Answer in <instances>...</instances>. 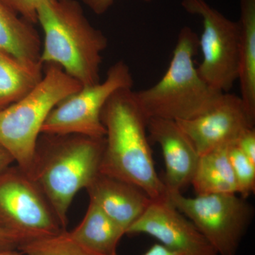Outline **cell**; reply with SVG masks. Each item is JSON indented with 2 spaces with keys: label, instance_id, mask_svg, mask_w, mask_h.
Here are the masks:
<instances>
[{
  "label": "cell",
  "instance_id": "6da1fadb",
  "mask_svg": "<svg viewBox=\"0 0 255 255\" xmlns=\"http://www.w3.org/2000/svg\"><path fill=\"white\" fill-rule=\"evenodd\" d=\"M106 129L100 172L130 183L152 201L168 198L156 172L147 137V119L132 89H122L109 99L101 114Z\"/></svg>",
  "mask_w": 255,
  "mask_h": 255
},
{
  "label": "cell",
  "instance_id": "7a4b0ae2",
  "mask_svg": "<svg viewBox=\"0 0 255 255\" xmlns=\"http://www.w3.org/2000/svg\"><path fill=\"white\" fill-rule=\"evenodd\" d=\"M105 137L41 133L31 177L41 188L64 230L75 195L100 172Z\"/></svg>",
  "mask_w": 255,
  "mask_h": 255
},
{
  "label": "cell",
  "instance_id": "3957f363",
  "mask_svg": "<svg viewBox=\"0 0 255 255\" xmlns=\"http://www.w3.org/2000/svg\"><path fill=\"white\" fill-rule=\"evenodd\" d=\"M44 33L41 61L55 64L82 86L100 82L102 54L108 39L95 28L77 0H44L37 11Z\"/></svg>",
  "mask_w": 255,
  "mask_h": 255
},
{
  "label": "cell",
  "instance_id": "277c9868",
  "mask_svg": "<svg viewBox=\"0 0 255 255\" xmlns=\"http://www.w3.org/2000/svg\"><path fill=\"white\" fill-rule=\"evenodd\" d=\"M199 38L191 28L178 35L172 60L165 74L155 85L134 92L147 119L188 120L209 110L222 95L201 78L194 66Z\"/></svg>",
  "mask_w": 255,
  "mask_h": 255
},
{
  "label": "cell",
  "instance_id": "5b68a950",
  "mask_svg": "<svg viewBox=\"0 0 255 255\" xmlns=\"http://www.w3.org/2000/svg\"><path fill=\"white\" fill-rule=\"evenodd\" d=\"M41 81L24 97L0 110V145L31 177L37 142L51 111L82 85L58 65L46 64Z\"/></svg>",
  "mask_w": 255,
  "mask_h": 255
},
{
  "label": "cell",
  "instance_id": "8992f818",
  "mask_svg": "<svg viewBox=\"0 0 255 255\" xmlns=\"http://www.w3.org/2000/svg\"><path fill=\"white\" fill-rule=\"evenodd\" d=\"M0 227L26 243L65 231L41 188L17 164L0 171Z\"/></svg>",
  "mask_w": 255,
  "mask_h": 255
},
{
  "label": "cell",
  "instance_id": "52a82bcc",
  "mask_svg": "<svg viewBox=\"0 0 255 255\" xmlns=\"http://www.w3.org/2000/svg\"><path fill=\"white\" fill-rule=\"evenodd\" d=\"M238 194L186 197L168 191V199L207 240L218 255H236L253 218L251 206Z\"/></svg>",
  "mask_w": 255,
  "mask_h": 255
},
{
  "label": "cell",
  "instance_id": "ba28073f",
  "mask_svg": "<svg viewBox=\"0 0 255 255\" xmlns=\"http://www.w3.org/2000/svg\"><path fill=\"white\" fill-rule=\"evenodd\" d=\"M132 86L130 68L125 62H117L109 69L105 81L82 86L61 101L48 115L41 133L105 137L106 129L101 119L104 107L116 92Z\"/></svg>",
  "mask_w": 255,
  "mask_h": 255
},
{
  "label": "cell",
  "instance_id": "9c48e42d",
  "mask_svg": "<svg viewBox=\"0 0 255 255\" xmlns=\"http://www.w3.org/2000/svg\"><path fill=\"white\" fill-rule=\"evenodd\" d=\"M184 9L200 16L203 32L199 38L202 62L201 78L216 91L227 93L238 78L239 23L229 19L204 0H183Z\"/></svg>",
  "mask_w": 255,
  "mask_h": 255
},
{
  "label": "cell",
  "instance_id": "30bf717a",
  "mask_svg": "<svg viewBox=\"0 0 255 255\" xmlns=\"http://www.w3.org/2000/svg\"><path fill=\"white\" fill-rule=\"evenodd\" d=\"M199 156L234 143L243 130L254 127L239 96L223 93L204 113L188 120L175 121Z\"/></svg>",
  "mask_w": 255,
  "mask_h": 255
},
{
  "label": "cell",
  "instance_id": "8fae6325",
  "mask_svg": "<svg viewBox=\"0 0 255 255\" xmlns=\"http://www.w3.org/2000/svg\"><path fill=\"white\" fill-rule=\"evenodd\" d=\"M127 234H145L171 250L188 255H218L194 223L169 201H152Z\"/></svg>",
  "mask_w": 255,
  "mask_h": 255
},
{
  "label": "cell",
  "instance_id": "7c38bea8",
  "mask_svg": "<svg viewBox=\"0 0 255 255\" xmlns=\"http://www.w3.org/2000/svg\"><path fill=\"white\" fill-rule=\"evenodd\" d=\"M147 128L151 140L162 150L167 190L181 192L191 184L200 156L175 121L148 119Z\"/></svg>",
  "mask_w": 255,
  "mask_h": 255
},
{
  "label": "cell",
  "instance_id": "4fadbf2b",
  "mask_svg": "<svg viewBox=\"0 0 255 255\" xmlns=\"http://www.w3.org/2000/svg\"><path fill=\"white\" fill-rule=\"evenodd\" d=\"M86 190L90 201L123 228L126 234L152 201L136 186L101 172Z\"/></svg>",
  "mask_w": 255,
  "mask_h": 255
},
{
  "label": "cell",
  "instance_id": "5bb4252c",
  "mask_svg": "<svg viewBox=\"0 0 255 255\" xmlns=\"http://www.w3.org/2000/svg\"><path fill=\"white\" fill-rule=\"evenodd\" d=\"M0 49L28 68L43 70L41 38L33 24L0 1Z\"/></svg>",
  "mask_w": 255,
  "mask_h": 255
},
{
  "label": "cell",
  "instance_id": "9a60e30c",
  "mask_svg": "<svg viewBox=\"0 0 255 255\" xmlns=\"http://www.w3.org/2000/svg\"><path fill=\"white\" fill-rule=\"evenodd\" d=\"M69 234L92 255H117L119 242L126 231L90 201L82 222Z\"/></svg>",
  "mask_w": 255,
  "mask_h": 255
},
{
  "label": "cell",
  "instance_id": "2e32d148",
  "mask_svg": "<svg viewBox=\"0 0 255 255\" xmlns=\"http://www.w3.org/2000/svg\"><path fill=\"white\" fill-rule=\"evenodd\" d=\"M239 69L241 97L248 115L255 122V0H241Z\"/></svg>",
  "mask_w": 255,
  "mask_h": 255
},
{
  "label": "cell",
  "instance_id": "e0dca14e",
  "mask_svg": "<svg viewBox=\"0 0 255 255\" xmlns=\"http://www.w3.org/2000/svg\"><path fill=\"white\" fill-rule=\"evenodd\" d=\"M228 147L215 149L199 157L191 182L196 195L238 194Z\"/></svg>",
  "mask_w": 255,
  "mask_h": 255
},
{
  "label": "cell",
  "instance_id": "ac0fdd59",
  "mask_svg": "<svg viewBox=\"0 0 255 255\" xmlns=\"http://www.w3.org/2000/svg\"><path fill=\"white\" fill-rule=\"evenodd\" d=\"M43 76V70L28 68L0 49V110L24 97Z\"/></svg>",
  "mask_w": 255,
  "mask_h": 255
},
{
  "label": "cell",
  "instance_id": "d6986e66",
  "mask_svg": "<svg viewBox=\"0 0 255 255\" xmlns=\"http://www.w3.org/2000/svg\"><path fill=\"white\" fill-rule=\"evenodd\" d=\"M18 251L21 255H92L79 246L67 230L55 236L27 242Z\"/></svg>",
  "mask_w": 255,
  "mask_h": 255
},
{
  "label": "cell",
  "instance_id": "ffe728a7",
  "mask_svg": "<svg viewBox=\"0 0 255 255\" xmlns=\"http://www.w3.org/2000/svg\"><path fill=\"white\" fill-rule=\"evenodd\" d=\"M228 157L237 184L238 194L246 199L255 189V164L250 160L234 144L228 145Z\"/></svg>",
  "mask_w": 255,
  "mask_h": 255
},
{
  "label": "cell",
  "instance_id": "44dd1931",
  "mask_svg": "<svg viewBox=\"0 0 255 255\" xmlns=\"http://www.w3.org/2000/svg\"><path fill=\"white\" fill-rule=\"evenodd\" d=\"M44 0H0L6 7L28 22L35 24L37 21V11Z\"/></svg>",
  "mask_w": 255,
  "mask_h": 255
},
{
  "label": "cell",
  "instance_id": "7402d4cb",
  "mask_svg": "<svg viewBox=\"0 0 255 255\" xmlns=\"http://www.w3.org/2000/svg\"><path fill=\"white\" fill-rule=\"evenodd\" d=\"M233 144L253 164H255V130L254 127L248 128L243 130Z\"/></svg>",
  "mask_w": 255,
  "mask_h": 255
},
{
  "label": "cell",
  "instance_id": "603a6c76",
  "mask_svg": "<svg viewBox=\"0 0 255 255\" xmlns=\"http://www.w3.org/2000/svg\"><path fill=\"white\" fill-rule=\"evenodd\" d=\"M26 242L21 238L0 227V252L16 251Z\"/></svg>",
  "mask_w": 255,
  "mask_h": 255
},
{
  "label": "cell",
  "instance_id": "cb8c5ba5",
  "mask_svg": "<svg viewBox=\"0 0 255 255\" xmlns=\"http://www.w3.org/2000/svg\"><path fill=\"white\" fill-rule=\"evenodd\" d=\"M97 14H102L107 11L112 4L114 0H81ZM146 2H150L152 0H142Z\"/></svg>",
  "mask_w": 255,
  "mask_h": 255
},
{
  "label": "cell",
  "instance_id": "d4e9b609",
  "mask_svg": "<svg viewBox=\"0 0 255 255\" xmlns=\"http://www.w3.org/2000/svg\"><path fill=\"white\" fill-rule=\"evenodd\" d=\"M142 255H188L186 253H182L174 250L169 249L167 247L164 246L160 243H155L150 247L147 251Z\"/></svg>",
  "mask_w": 255,
  "mask_h": 255
},
{
  "label": "cell",
  "instance_id": "484cf974",
  "mask_svg": "<svg viewBox=\"0 0 255 255\" xmlns=\"http://www.w3.org/2000/svg\"><path fill=\"white\" fill-rule=\"evenodd\" d=\"M14 162V159L12 156L10 155L9 152L5 150L2 146L0 145V171L12 165Z\"/></svg>",
  "mask_w": 255,
  "mask_h": 255
},
{
  "label": "cell",
  "instance_id": "4316f807",
  "mask_svg": "<svg viewBox=\"0 0 255 255\" xmlns=\"http://www.w3.org/2000/svg\"><path fill=\"white\" fill-rule=\"evenodd\" d=\"M0 255H21V253L18 250L16 251H7L0 252Z\"/></svg>",
  "mask_w": 255,
  "mask_h": 255
}]
</instances>
